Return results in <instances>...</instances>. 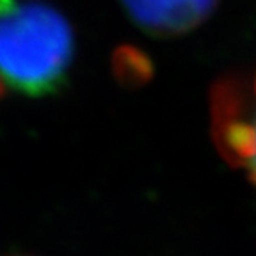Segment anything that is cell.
I'll list each match as a JSON object with an SVG mask.
<instances>
[{
	"instance_id": "1",
	"label": "cell",
	"mask_w": 256,
	"mask_h": 256,
	"mask_svg": "<svg viewBox=\"0 0 256 256\" xmlns=\"http://www.w3.org/2000/svg\"><path fill=\"white\" fill-rule=\"evenodd\" d=\"M73 30L46 0H0V91L56 92L68 78Z\"/></svg>"
},
{
	"instance_id": "2",
	"label": "cell",
	"mask_w": 256,
	"mask_h": 256,
	"mask_svg": "<svg viewBox=\"0 0 256 256\" xmlns=\"http://www.w3.org/2000/svg\"><path fill=\"white\" fill-rule=\"evenodd\" d=\"M214 139L230 164L242 168L256 185V78L251 89L224 80L214 89Z\"/></svg>"
},
{
	"instance_id": "3",
	"label": "cell",
	"mask_w": 256,
	"mask_h": 256,
	"mask_svg": "<svg viewBox=\"0 0 256 256\" xmlns=\"http://www.w3.org/2000/svg\"><path fill=\"white\" fill-rule=\"evenodd\" d=\"M121 4L140 30L169 38L200 27L217 0H121Z\"/></svg>"
}]
</instances>
